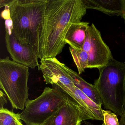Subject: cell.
I'll use <instances>...</instances> for the list:
<instances>
[{
	"label": "cell",
	"mask_w": 125,
	"mask_h": 125,
	"mask_svg": "<svg viewBox=\"0 0 125 125\" xmlns=\"http://www.w3.org/2000/svg\"><path fill=\"white\" fill-rule=\"evenodd\" d=\"M87 9L82 0H47L39 41V58H56L66 44L70 27L81 22Z\"/></svg>",
	"instance_id": "1"
},
{
	"label": "cell",
	"mask_w": 125,
	"mask_h": 125,
	"mask_svg": "<svg viewBox=\"0 0 125 125\" xmlns=\"http://www.w3.org/2000/svg\"><path fill=\"white\" fill-rule=\"evenodd\" d=\"M47 0H11L12 34L22 43L28 44L39 58V41L43 27Z\"/></svg>",
	"instance_id": "2"
},
{
	"label": "cell",
	"mask_w": 125,
	"mask_h": 125,
	"mask_svg": "<svg viewBox=\"0 0 125 125\" xmlns=\"http://www.w3.org/2000/svg\"><path fill=\"white\" fill-rule=\"evenodd\" d=\"M99 70V77L94 85L102 104L105 109L121 116L125 104V62L113 58Z\"/></svg>",
	"instance_id": "3"
},
{
	"label": "cell",
	"mask_w": 125,
	"mask_h": 125,
	"mask_svg": "<svg viewBox=\"0 0 125 125\" xmlns=\"http://www.w3.org/2000/svg\"><path fill=\"white\" fill-rule=\"evenodd\" d=\"M30 75L28 66L10 60H0V88L5 94L12 107L24 110L28 99Z\"/></svg>",
	"instance_id": "4"
},
{
	"label": "cell",
	"mask_w": 125,
	"mask_h": 125,
	"mask_svg": "<svg viewBox=\"0 0 125 125\" xmlns=\"http://www.w3.org/2000/svg\"><path fill=\"white\" fill-rule=\"evenodd\" d=\"M70 98L57 87H46L38 98L27 101L21 120L27 125H43Z\"/></svg>",
	"instance_id": "5"
},
{
	"label": "cell",
	"mask_w": 125,
	"mask_h": 125,
	"mask_svg": "<svg viewBox=\"0 0 125 125\" xmlns=\"http://www.w3.org/2000/svg\"><path fill=\"white\" fill-rule=\"evenodd\" d=\"M82 49L88 54L87 68L99 69L113 58L109 48L93 24L88 27Z\"/></svg>",
	"instance_id": "6"
},
{
	"label": "cell",
	"mask_w": 125,
	"mask_h": 125,
	"mask_svg": "<svg viewBox=\"0 0 125 125\" xmlns=\"http://www.w3.org/2000/svg\"><path fill=\"white\" fill-rule=\"evenodd\" d=\"M38 69L43 73L46 84H51L61 90L74 85L67 71V66L56 58L41 60Z\"/></svg>",
	"instance_id": "7"
},
{
	"label": "cell",
	"mask_w": 125,
	"mask_h": 125,
	"mask_svg": "<svg viewBox=\"0 0 125 125\" xmlns=\"http://www.w3.org/2000/svg\"><path fill=\"white\" fill-rule=\"evenodd\" d=\"M5 39L7 50L12 60L32 69L38 67V57L32 46L21 43L13 34L6 33Z\"/></svg>",
	"instance_id": "8"
},
{
	"label": "cell",
	"mask_w": 125,
	"mask_h": 125,
	"mask_svg": "<svg viewBox=\"0 0 125 125\" xmlns=\"http://www.w3.org/2000/svg\"><path fill=\"white\" fill-rule=\"evenodd\" d=\"M85 120L80 107L70 98L43 125H81Z\"/></svg>",
	"instance_id": "9"
},
{
	"label": "cell",
	"mask_w": 125,
	"mask_h": 125,
	"mask_svg": "<svg viewBox=\"0 0 125 125\" xmlns=\"http://www.w3.org/2000/svg\"><path fill=\"white\" fill-rule=\"evenodd\" d=\"M85 8L109 16H121L125 11V0H82Z\"/></svg>",
	"instance_id": "10"
},
{
	"label": "cell",
	"mask_w": 125,
	"mask_h": 125,
	"mask_svg": "<svg viewBox=\"0 0 125 125\" xmlns=\"http://www.w3.org/2000/svg\"><path fill=\"white\" fill-rule=\"evenodd\" d=\"M89 23L81 21L72 24L65 38V42L72 47L82 49L86 38Z\"/></svg>",
	"instance_id": "11"
},
{
	"label": "cell",
	"mask_w": 125,
	"mask_h": 125,
	"mask_svg": "<svg viewBox=\"0 0 125 125\" xmlns=\"http://www.w3.org/2000/svg\"><path fill=\"white\" fill-rule=\"evenodd\" d=\"M67 71L74 85L94 103L101 107L102 102L95 85L87 82L80 76L79 73H77L68 66Z\"/></svg>",
	"instance_id": "12"
},
{
	"label": "cell",
	"mask_w": 125,
	"mask_h": 125,
	"mask_svg": "<svg viewBox=\"0 0 125 125\" xmlns=\"http://www.w3.org/2000/svg\"><path fill=\"white\" fill-rule=\"evenodd\" d=\"M69 50L74 62L76 66L78 73L79 74L82 73L84 72L85 69L87 68L88 54L82 49H79L69 47Z\"/></svg>",
	"instance_id": "13"
},
{
	"label": "cell",
	"mask_w": 125,
	"mask_h": 125,
	"mask_svg": "<svg viewBox=\"0 0 125 125\" xmlns=\"http://www.w3.org/2000/svg\"><path fill=\"white\" fill-rule=\"evenodd\" d=\"M0 125H23L20 113H15L8 109H0Z\"/></svg>",
	"instance_id": "14"
},
{
	"label": "cell",
	"mask_w": 125,
	"mask_h": 125,
	"mask_svg": "<svg viewBox=\"0 0 125 125\" xmlns=\"http://www.w3.org/2000/svg\"><path fill=\"white\" fill-rule=\"evenodd\" d=\"M103 116V123L102 125H120L117 115L110 110H102Z\"/></svg>",
	"instance_id": "15"
},
{
	"label": "cell",
	"mask_w": 125,
	"mask_h": 125,
	"mask_svg": "<svg viewBox=\"0 0 125 125\" xmlns=\"http://www.w3.org/2000/svg\"><path fill=\"white\" fill-rule=\"evenodd\" d=\"M5 25L6 33L9 35H11L13 30V24L11 18L5 20Z\"/></svg>",
	"instance_id": "16"
},
{
	"label": "cell",
	"mask_w": 125,
	"mask_h": 125,
	"mask_svg": "<svg viewBox=\"0 0 125 125\" xmlns=\"http://www.w3.org/2000/svg\"><path fill=\"white\" fill-rule=\"evenodd\" d=\"M1 17L5 20L9 19L11 18L10 6H9L8 5L5 6V9L1 12Z\"/></svg>",
	"instance_id": "17"
},
{
	"label": "cell",
	"mask_w": 125,
	"mask_h": 125,
	"mask_svg": "<svg viewBox=\"0 0 125 125\" xmlns=\"http://www.w3.org/2000/svg\"><path fill=\"white\" fill-rule=\"evenodd\" d=\"M7 102L5 94H4L2 90L0 91V109L3 108L4 105Z\"/></svg>",
	"instance_id": "18"
},
{
	"label": "cell",
	"mask_w": 125,
	"mask_h": 125,
	"mask_svg": "<svg viewBox=\"0 0 125 125\" xmlns=\"http://www.w3.org/2000/svg\"><path fill=\"white\" fill-rule=\"evenodd\" d=\"M120 125H125V104L123 110L122 112V115L120 116Z\"/></svg>",
	"instance_id": "19"
},
{
	"label": "cell",
	"mask_w": 125,
	"mask_h": 125,
	"mask_svg": "<svg viewBox=\"0 0 125 125\" xmlns=\"http://www.w3.org/2000/svg\"><path fill=\"white\" fill-rule=\"evenodd\" d=\"M11 1V0H0V8L8 5Z\"/></svg>",
	"instance_id": "20"
},
{
	"label": "cell",
	"mask_w": 125,
	"mask_h": 125,
	"mask_svg": "<svg viewBox=\"0 0 125 125\" xmlns=\"http://www.w3.org/2000/svg\"><path fill=\"white\" fill-rule=\"evenodd\" d=\"M84 123L86 125H95L94 124H93L91 123H89V122H87V121H84Z\"/></svg>",
	"instance_id": "21"
},
{
	"label": "cell",
	"mask_w": 125,
	"mask_h": 125,
	"mask_svg": "<svg viewBox=\"0 0 125 125\" xmlns=\"http://www.w3.org/2000/svg\"><path fill=\"white\" fill-rule=\"evenodd\" d=\"M121 17H122V18L124 20V22H125V14L124 12V13L123 14V15L121 16Z\"/></svg>",
	"instance_id": "22"
},
{
	"label": "cell",
	"mask_w": 125,
	"mask_h": 125,
	"mask_svg": "<svg viewBox=\"0 0 125 125\" xmlns=\"http://www.w3.org/2000/svg\"><path fill=\"white\" fill-rule=\"evenodd\" d=\"M124 13H125V12H124Z\"/></svg>",
	"instance_id": "23"
},
{
	"label": "cell",
	"mask_w": 125,
	"mask_h": 125,
	"mask_svg": "<svg viewBox=\"0 0 125 125\" xmlns=\"http://www.w3.org/2000/svg\"></svg>",
	"instance_id": "24"
}]
</instances>
